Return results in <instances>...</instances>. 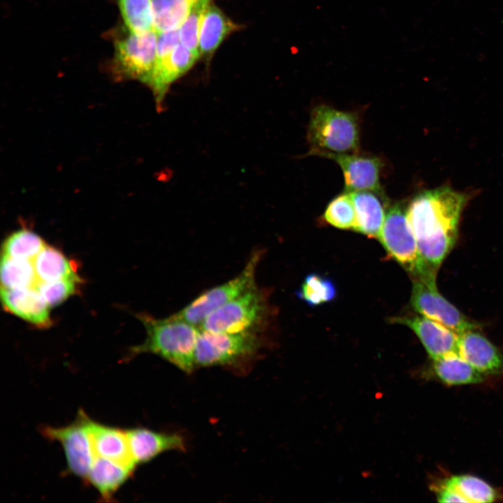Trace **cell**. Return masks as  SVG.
<instances>
[{
	"label": "cell",
	"mask_w": 503,
	"mask_h": 503,
	"mask_svg": "<svg viewBox=\"0 0 503 503\" xmlns=\"http://www.w3.org/2000/svg\"><path fill=\"white\" fill-rule=\"evenodd\" d=\"M467 196L448 187L426 190L407 209L409 224L423 261L437 271L453 248Z\"/></svg>",
	"instance_id": "cell-1"
},
{
	"label": "cell",
	"mask_w": 503,
	"mask_h": 503,
	"mask_svg": "<svg viewBox=\"0 0 503 503\" xmlns=\"http://www.w3.org/2000/svg\"><path fill=\"white\" fill-rule=\"evenodd\" d=\"M137 317L145 327L146 337L142 344L131 349V356L150 353L187 373L195 368L194 354L199 327L174 314L164 319H156L140 313Z\"/></svg>",
	"instance_id": "cell-2"
},
{
	"label": "cell",
	"mask_w": 503,
	"mask_h": 503,
	"mask_svg": "<svg viewBox=\"0 0 503 503\" xmlns=\"http://www.w3.org/2000/svg\"><path fill=\"white\" fill-rule=\"evenodd\" d=\"M310 150L321 152L357 153L360 143V121L356 112L343 111L326 104L315 106L307 128Z\"/></svg>",
	"instance_id": "cell-3"
},
{
	"label": "cell",
	"mask_w": 503,
	"mask_h": 503,
	"mask_svg": "<svg viewBox=\"0 0 503 503\" xmlns=\"http://www.w3.org/2000/svg\"><path fill=\"white\" fill-rule=\"evenodd\" d=\"M403 203L389 207L379 240L390 256L412 276L413 279L436 281L437 271L422 258Z\"/></svg>",
	"instance_id": "cell-4"
},
{
	"label": "cell",
	"mask_w": 503,
	"mask_h": 503,
	"mask_svg": "<svg viewBox=\"0 0 503 503\" xmlns=\"http://www.w3.org/2000/svg\"><path fill=\"white\" fill-rule=\"evenodd\" d=\"M268 296L255 286L212 312L199 328L214 333L258 332L268 317Z\"/></svg>",
	"instance_id": "cell-5"
},
{
	"label": "cell",
	"mask_w": 503,
	"mask_h": 503,
	"mask_svg": "<svg viewBox=\"0 0 503 503\" xmlns=\"http://www.w3.org/2000/svg\"><path fill=\"white\" fill-rule=\"evenodd\" d=\"M157 34L154 31L138 34L130 32L114 39L110 63L117 80H135L149 86L155 65Z\"/></svg>",
	"instance_id": "cell-6"
},
{
	"label": "cell",
	"mask_w": 503,
	"mask_h": 503,
	"mask_svg": "<svg viewBox=\"0 0 503 503\" xmlns=\"http://www.w3.org/2000/svg\"><path fill=\"white\" fill-rule=\"evenodd\" d=\"M262 253V251L253 252L242 270L237 276L203 292L174 315L200 327L212 312L256 286V271Z\"/></svg>",
	"instance_id": "cell-7"
},
{
	"label": "cell",
	"mask_w": 503,
	"mask_h": 503,
	"mask_svg": "<svg viewBox=\"0 0 503 503\" xmlns=\"http://www.w3.org/2000/svg\"><path fill=\"white\" fill-rule=\"evenodd\" d=\"M261 345L257 332L214 333L200 329L195 349L196 366L233 363L255 353Z\"/></svg>",
	"instance_id": "cell-8"
},
{
	"label": "cell",
	"mask_w": 503,
	"mask_h": 503,
	"mask_svg": "<svg viewBox=\"0 0 503 503\" xmlns=\"http://www.w3.org/2000/svg\"><path fill=\"white\" fill-rule=\"evenodd\" d=\"M89 416L80 410L76 420L63 427L43 426L41 432L47 439L61 444L68 470L86 480L95 457L88 428Z\"/></svg>",
	"instance_id": "cell-9"
},
{
	"label": "cell",
	"mask_w": 503,
	"mask_h": 503,
	"mask_svg": "<svg viewBox=\"0 0 503 503\" xmlns=\"http://www.w3.org/2000/svg\"><path fill=\"white\" fill-rule=\"evenodd\" d=\"M410 301L416 312L458 334L481 328L480 323L467 317L439 293L436 281L413 279Z\"/></svg>",
	"instance_id": "cell-10"
},
{
	"label": "cell",
	"mask_w": 503,
	"mask_h": 503,
	"mask_svg": "<svg viewBox=\"0 0 503 503\" xmlns=\"http://www.w3.org/2000/svg\"><path fill=\"white\" fill-rule=\"evenodd\" d=\"M199 56L179 43L175 48L165 43H158L154 68L149 87L151 88L158 108L170 85L187 73Z\"/></svg>",
	"instance_id": "cell-11"
},
{
	"label": "cell",
	"mask_w": 503,
	"mask_h": 503,
	"mask_svg": "<svg viewBox=\"0 0 503 503\" xmlns=\"http://www.w3.org/2000/svg\"><path fill=\"white\" fill-rule=\"evenodd\" d=\"M315 156L335 161L341 168L345 191H371L380 194L381 160L376 156L357 153L321 152Z\"/></svg>",
	"instance_id": "cell-12"
},
{
	"label": "cell",
	"mask_w": 503,
	"mask_h": 503,
	"mask_svg": "<svg viewBox=\"0 0 503 503\" xmlns=\"http://www.w3.org/2000/svg\"><path fill=\"white\" fill-rule=\"evenodd\" d=\"M391 321L412 330L432 360L458 353L459 334L437 321L422 315L395 317Z\"/></svg>",
	"instance_id": "cell-13"
},
{
	"label": "cell",
	"mask_w": 503,
	"mask_h": 503,
	"mask_svg": "<svg viewBox=\"0 0 503 503\" xmlns=\"http://www.w3.org/2000/svg\"><path fill=\"white\" fill-rule=\"evenodd\" d=\"M458 354L485 376L503 374V353L477 329L459 334Z\"/></svg>",
	"instance_id": "cell-14"
},
{
	"label": "cell",
	"mask_w": 503,
	"mask_h": 503,
	"mask_svg": "<svg viewBox=\"0 0 503 503\" xmlns=\"http://www.w3.org/2000/svg\"><path fill=\"white\" fill-rule=\"evenodd\" d=\"M1 298L6 311L40 328H48L52 324L49 305L37 289H6L1 288Z\"/></svg>",
	"instance_id": "cell-15"
},
{
	"label": "cell",
	"mask_w": 503,
	"mask_h": 503,
	"mask_svg": "<svg viewBox=\"0 0 503 503\" xmlns=\"http://www.w3.org/2000/svg\"><path fill=\"white\" fill-rule=\"evenodd\" d=\"M440 502L484 503L494 502L495 490L485 481L472 475L451 476L436 487Z\"/></svg>",
	"instance_id": "cell-16"
},
{
	"label": "cell",
	"mask_w": 503,
	"mask_h": 503,
	"mask_svg": "<svg viewBox=\"0 0 503 503\" xmlns=\"http://www.w3.org/2000/svg\"><path fill=\"white\" fill-rule=\"evenodd\" d=\"M88 428L95 455L135 469L137 465L131 453L126 430L99 423L90 418Z\"/></svg>",
	"instance_id": "cell-17"
},
{
	"label": "cell",
	"mask_w": 503,
	"mask_h": 503,
	"mask_svg": "<svg viewBox=\"0 0 503 503\" xmlns=\"http://www.w3.org/2000/svg\"><path fill=\"white\" fill-rule=\"evenodd\" d=\"M126 431L131 453L136 465L147 462L163 452L184 449L183 439L177 435L143 428Z\"/></svg>",
	"instance_id": "cell-18"
},
{
	"label": "cell",
	"mask_w": 503,
	"mask_h": 503,
	"mask_svg": "<svg viewBox=\"0 0 503 503\" xmlns=\"http://www.w3.org/2000/svg\"><path fill=\"white\" fill-rule=\"evenodd\" d=\"M240 26L228 18L210 1L205 6L199 31L200 55L210 59L223 41Z\"/></svg>",
	"instance_id": "cell-19"
},
{
	"label": "cell",
	"mask_w": 503,
	"mask_h": 503,
	"mask_svg": "<svg viewBox=\"0 0 503 503\" xmlns=\"http://www.w3.org/2000/svg\"><path fill=\"white\" fill-rule=\"evenodd\" d=\"M133 471L125 465L95 455L86 481L98 490L103 500L110 502Z\"/></svg>",
	"instance_id": "cell-20"
},
{
	"label": "cell",
	"mask_w": 503,
	"mask_h": 503,
	"mask_svg": "<svg viewBox=\"0 0 503 503\" xmlns=\"http://www.w3.org/2000/svg\"><path fill=\"white\" fill-rule=\"evenodd\" d=\"M351 193L356 210L354 231L371 238H379L385 221V210L379 196L371 191Z\"/></svg>",
	"instance_id": "cell-21"
},
{
	"label": "cell",
	"mask_w": 503,
	"mask_h": 503,
	"mask_svg": "<svg viewBox=\"0 0 503 503\" xmlns=\"http://www.w3.org/2000/svg\"><path fill=\"white\" fill-rule=\"evenodd\" d=\"M432 369L437 378L449 386L477 384L486 378L457 353L432 360Z\"/></svg>",
	"instance_id": "cell-22"
},
{
	"label": "cell",
	"mask_w": 503,
	"mask_h": 503,
	"mask_svg": "<svg viewBox=\"0 0 503 503\" xmlns=\"http://www.w3.org/2000/svg\"><path fill=\"white\" fill-rule=\"evenodd\" d=\"M33 262L38 282L81 279L75 263L53 247L45 245Z\"/></svg>",
	"instance_id": "cell-23"
},
{
	"label": "cell",
	"mask_w": 503,
	"mask_h": 503,
	"mask_svg": "<svg viewBox=\"0 0 503 503\" xmlns=\"http://www.w3.org/2000/svg\"><path fill=\"white\" fill-rule=\"evenodd\" d=\"M192 6L188 0H151L152 29L157 34L178 29Z\"/></svg>",
	"instance_id": "cell-24"
},
{
	"label": "cell",
	"mask_w": 503,
	"mask_h": 503,
	"mask_svg": "<svg viewBox=\"0 0 503 503\" xmlns=\"http://www.w3.org/2000/svg\"><path fill=\"white\" fill-rule=\"evenodd\" d=\"M38 282L33 261L12 258L3 254L1 261V288H34Z\"/></svg>",
	"instance_id": "cell-25"
},
{
	"label": "cell",
	"mask_w": 503,
	"mask_h": 503,
	"mask_svg": "<svg viewBox=\"0 0 503 503\" xmlns=\"http://www.w3.org/2000/svg\"><path fill=\"white\" fill-rule=\"evenodd\" d=\"M117 5L128 31L141 34L153 30L151 0H117Z\"/></svg>",
	"instance_id": "cell-26"
},
{
	"label": "cell",
	"mask_w": 503,
	"mask_h": 503,
	"mask_svg": "<svg viewBox=\"0 0 503 503\" xmlns=\"http://www.w3.org/2000/svg\"><path fill=\"white\" fill-rule=\"evenodd\" d=\"M43 240L34 232L20 229L10 235L3 245V255L34 261L45 246Z\"/></svg>",
	"instance_id": "cell-27"
},
{
	"label": "cell",
	"mask_w": 503,
	"mask_h": 503,
	"mask_svg": "<svg viewBox=\"0 0 503 503\" xmlns=\"http://www.w3.org/2000/svg\"><path fill=\"white\" fill-rule=\"evenodd\" d=\"M297 294L307 305L315 307L334 300L336 289L329 278L312 273L307 275Z\"/></svg>",
	"instance_id": "cell-28"
},
{
	"label": "cell",
	"mask_w": 503,
	"mask_h": 503,
	"mask_svg": "<svg viewBox=\"0 0 503 503\" xmlns=\"http://www.w3.org/2000/svg\"><path fill=\"white\" fill-rule=\"evenodd\" d=\"M323 219L337 228L354 230L356 216L351 193L345 191L334 198L326 207Z\"/></svg>",
	"instance_id": "cell-29"
},
{
	"label": "cell",
	"mask_w": 503,
	"mask_h": 503,
	"mask_svg": "<svg viewBox=\"0 0 503 503\" xmlns=\"http://www.w3.org/2000/svg\"><path fill=\"white\" fill-rule=\"evenodd\" d=\"M210 1L201 0L194 4L189 14L178 29L180 42L199 57L201 20L203 12Z\"/></svg>",
	"instance_id": "cell-30"
},
{
	"label": "cell",
	"mask_w": 503,
	"mask_h": 503,
	"mask_svg": "<svg viewBox=\"0 0 503 503\" xmlns=\"http://www.w3.org/2000/svg\"><path fill=\"white\" fill-rule=\"evenodd\" d=\"M82 279H63L53 282H38L35 288L49 307L58 305L75 295Z\"/></svg>",
	"instance_id": "cell-31"
},
{
	"label": "cell",
	"mask_w": 503,
	"mask_h": 503,
	"mask_svg": "<svg viewBox=\"0 0 503 503\" xmlns=\"http://www.w3.org/2000/svg\"><path fill=\"white\" fill-rule=\"evenodd\" d=\"M188 1H189L191 3H192V4L194 5V4H195L196 3L198 2V1H201V0H188Z\"/></svg>",
	"instance_id": "cell-32"
}]
</instances>
